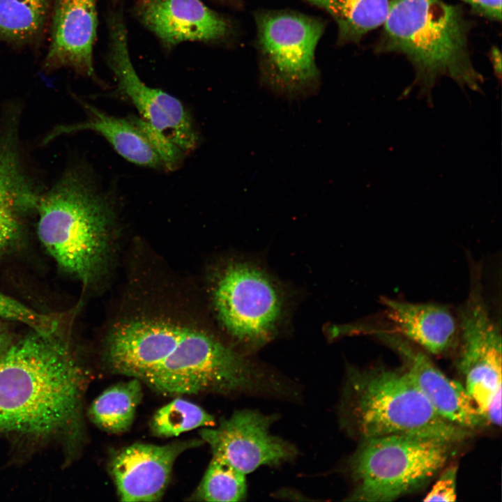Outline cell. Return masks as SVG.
I'll list each match as a JSON object with an SVG mask.
<instances>
[{
	"mask_svg": "<svg viewBox=\"0 0 502 502\" xmlns=\"http://www.w3.org/2000/svg\"><path fill=\"white\" fill-rule=\"evenodd\" d=\"M39 239L59 266L84 282L105 257L113 220L111 202L90 174L78 166L65 169L38 200Z\"/></svg>",
	"mask_w": 502,
	"mask_h": 502,
	"instance_id": "obj_4",
	"label": "cell"
},
{
	"mask_svg": "<svg viewBox=\"0 0 502 502\" xmlns=\"http://www.w3.org/2000/svg\"><path fill=\"white\" fill-rule=\"evenodd\" d=\"M0 319L24 324L34 331L45 335L55 333L58 324L55 317L38 312L1 292Z\"/></svg>",
	"mask_w": 502,
	"mask_h": 502,
	"instance_id": "obj_25",
	"label": "cell"
},
{
	"mask_svg": "<svg viewBox=\"0 0 502 502\" xmlns=\"http://www.w3.org/2000/svg\"><path fill=\"white\" fill-rule=\"evenodd\" d=\"M468 296L457 313V367L487 424H501V333L484 296L481 267L471 266Z\"/></svg>",
	"mask_w": 502,
	"mask_h": 502,
	"instance_id": "obj_9",
	"label": "cell"
},
{
	"mask_svg": "<svg viewBox=\"0 0 502 502\" xmlns=\"http://www.w3.org/2000/svg\"><path fill=\"white\" fill-rule=\"evenodd\" d=\"M457 444L393 435L361 439L349 462L351 501H392L424 485L443 469Z\"/></svg>",
	"mask_w": 502,
	"mask_h": 502,
	"instance_id": "obj_7",
	"label": "cell"
},
{
	"mask_svg": "<svg viewBox=\"0 0 502 502\" xmlns=\"http://www.w3.org/2000/svg\"><path fill=\"white\" fill-rule=\"evenodd\" d=\"M388 327L377 328L396 333L425 352L441 355L455 348L459 335L457 314L446 305L410 303L381 297Z\"/></svg>",
	"mask_w": 502,
	"mask_h": 502,
	"instance_id": "obj_18",
	"label": "cell"
},
{
	"mask_svg": "<svg viewBox=\"0 0 502 502\" xmlns=\"http://www.w3.org/2000/svg\"><path fill=\"white\" fill-rule=\"evenodd\" d=\"M220 1H225V2H234V1H236V0H220Z\"/></svg>",
	"mask_w": 502,
	"mask_h": 502,
	"instance_id": "obj_30",
	"label": "cell"
},
{
	"mask_svg": "<svg viewBox=\"0 0 502 502\" xmlns=\"http://www.w3.org/2000/svg\"><path fill=\"white\" fill-rule=\"evenodd\" d=\"M245 474L213 457L195 496L204 501H238L246 494Z\"/></svg>",
	"mask_w": 502,
	"mask_h": 502,
	"instance_id": "obj_24",
	"label": "cell"
},
{
	"mask_svg": "<svg viewBox=\"0 0 502 502\" xmlns=\"http://www.w3.org/2000/svg\"><path fill=\"white\" fill-rule=\"evenodd\" d=\"M165 445L135 443L116 452L109 470L122 501H158L170 481L176 458L203 441Z\"/></svg>",
	"mask_w": 502,
	"mask_h": 502,
	"instance_id": "obj_14",
	"label": "cell"
},
{
	"mask_svg": "<svg viewBox=\"0 0 502 502\" xmlns=\"http://www.w3.org/2000/svg\"><path fill=\"white\" fill-rule=\"evenodd\" d=\"M327 11L335 20L340 45L358 43L385 22L390 0H305Z\"/></svg>",
	"mask_w": 502,
	"mask_h": 502,
	"instance_id": "obj_21",
	"label": "cell"
},
{
	"mask_svg": "<svg viewBox=\"0 0 502 502\" xmlns=\"http://www.w3.org/2000/svg\"><path fill=\"white\" fill-rule=\"evenodd\" d=\"M369 333L396 353L402 367L443 418L469 430L487 424L465 386L442 372L427 352L396 333L379 328Z\"/></svg>",
	"mask_w": 502,
	"mask_h": 502,
	"instance_id": "obj_12",
	"label": "cell"
},
{
	"mask_svg": "<svg viewBox=\"0 0 502 502\" xmlns=\"http://www.w3.org/2000/svg\"><path fill=\"white\" fill-rule=\"evenodd\" d=\"M8 344L9 340L7 335L0 329V354L7 349Z\"/></svg>",
	"mask_w": 502,
	"mask_h": 502,
	"instance_id": "obj_29",
	"label": "cell"
},
{
	"mask_svg": "<svg viewBox=\"0 0 502 502\" xmlns=\"http://www.w3.org/2000/svg\"><path fill=\"white\" fill-rule=\"evenodd\" d=\"M490 56L494 71L500 77L501 73V56L500 51L497 49V47H494L491 50Z\"/></svg>",
	"mask_w": 502,
	"mask_h": 502,
	"instance_id": "obj_28",
	"label": "cell"
},
{
	"mask_svg": "<svg viewBox=\"0 0 502 502\" xmlns=\"http://www.w3.org/2000/svg\"><path fill=\"white\" fill-rule=\"evenodd\" d=\"M168 395L280 391V383L241 351L188 328L172 354L142 379Z\"/></svg>",
	"mask_w": 502,
	"mask_h": 502,
	"instance_id": "obj_5",
	"label": "cell"
},
{
	"mask_svg": "<svg viewBox=\"0 0 502 502\" xmlns=\"http://www.w3.org/2000/svg\"><path fill=\"white\" fill-rule=\"evenodd\" d=\"M142 21L168 45L183 41H213L231 31L229 21L200 0H140Z\"/></svg>",
	"mask_w": 502,
	"mask_h": 502,
	"instance_id": "obj_17",
	"label": "cell"
},
{
	"mask_svg": "<svg viewBox=\"0 0 502 502\" xmlns=\"http://www.w3.org/2000/svg\"><path fill=\"white\" fill-rule=\"evenodd\" d=\"M467 4L471 11L487 20L501 21V0H459Z\"/></svg>",
	"mask_w": 502,
	"mask_h": 502,
	"instance_id": "obj_27",
	"label": "cell"
},
{
	"mask_svg": "<svg viewBox=\"0 0 502 502\" xmlns=\"http://www.w3.org/2000/svg\"><path fill=\"white\" fill-rule=\"evenodd\" d=\"M188 330V327L159 321L123 323L107 338L106 363L114 373L142 381L172 354Z\"/></svg>",
	"mask_w": 502,
	"mask_h": 502,
	"instance_id": "obj_15",
	"label": "cell"
},
{
	"mask_svg": "<svg viewBox=\"0 0 502 502\" xmlns=\"http://www.w3.org/2000/svg\"><path fill=\"white\" fill-rule=\"evenodd\" d=\"M126 33L122 20L112 17L108 61L119 91L132 102L152 129L184 155L189 153L198 141L190 116L179 100L141 80L130 60Z\"/></svg>",
	"mask_w": 502,
	"mask_h": 502,
	"instance_id": "obj_10",
	"label": "cell"
},
{
	"mask_svg": "<svg viewBox=\"0 0 502 502\" xmlns=\"http://www.w3.org/2000/svg\"><path fill=\"white\" fill-rule=\"evenodd\" d=\"M97 25L96 0H52L43 70L70 69L94 78L93 50Z\"/></svg>",
	"mask_w": 502,
	"mask_h": 502,
	"instance_id": "obj_13",
	"label": "cell"
},
{
	"mask_svg": "<svg viewBox=\"0 0 502 502\" xmlns=\"http://www.w3.org/2000/svg\"><path fill=\"white\" fill-rule=\"evenodd\" d=\"M67 345L33 330L0 354V434L77 430L84 374Z\"/></svg>",
	"mask_w": 502,
	"mask_h": 502,
	"instance_id": "obj_1",
	"label": "cell"
},
{
	"mask_svg": "<svg viewBox=\"0 0 502 502\" xmlns=\"http://www.w3.org/2000/svg\"><path fill=\"white\" fill-rule=\"evenodd\" d=\"M52 0H0V42L15 49L40 45Z\"/></svg>",
	"mask_w": 502,
	"mask_h": 502,
	"instance_id": "obj_20",
	"label": "cell"
},
{
	"mask_svg": "<svg viewBox=\"0 0 502 502\" xmlns=\"http://www.w3.org/2000/svg\"><path fill=\"white\" fill-rule=\"evenodd\" d=\"M340 412L344 428L360 439L406 435L458 443L472 434L440 416L402 367L349 368Z\"/></svg>",
	"mask_w": 502,
	"mask_h": 502,
	"instance_id": "obj_3",
	"label": "cell"
},
{
	"mask_svg": "<svg viewBox=\"0 0 502 502\" xmlns=\"http://www.w3.org/2000/svg\"><path fill=\"white\" fill-rule=\"evenodd\" d=\"M274 420L256 411L240 410L222 419L217 427H206L199 434L213 457L246 475L261 466H277L295 457L291 443L270 432Z\"/></svg>",
	"mask_w": 502,
	"mask_h": 502,
	"instance_id": "obj_11",
	"label": "cell"
},
{
	"mask_svg": "<svg viewBox=\"0 0 502 502\" xmlns=\"http://www.w3.org/2000/svg\"><path fill=\"white\" fill-rule=\"evenodd\" d=\"M29 172L20 134L0 129V254L20 236L24 218L36 212L42 192Z\"/></svg>",
	"mask_w": 502,
	"mask_h": 502,
	"instance_id": "obj_16",
	"label": "cell"
},
{
	"mask_svg": "<svg viewBox=\"0 0 502 502\" xmlns=\"http://www.w3.org/2000/svg\"><path fill=\"white\" fill-rule=\"evenodd\" d=\"M212 298L225 331L242 349L273 340L289 317L291 296L266 267L244 257L227 260L215 276Z\"/></svg>",
	"mask_w": 502,
	"mask_h": 502,
	"instance_id": "obj_6",
	"label": "cell"
},
{
	"mask_svg": "<svg viewBox=\"0 0 502 502\" xmlns=\"http://www.w3.org/2000/svg\"><path fill=\"white\" fill-rule=\"evenodd\" d=\"M213 416L201 406L182 398H176L159 409L151 421L153 434L173 437L192 429L213 425Z\"/></svg>",
	"mask_w": 502,
	"mask_h": 502,
	"instance_id": "obj_23",
	"label": "cell"
},
{
	"mask_svg": "<svg viewBox=\"0 0 502 502\" xmlns=\"http://www.w3.org/2000/svg\"><path fill=\"white\" fill-rule=\"evenodd\" d=\"M457 471V467L455 465L446 468L423 501L445 502L455 501Z\"/></svg>",
	"mask_w": 502,
	"mask_h": 502,
	"instance_id": "obj_26",
	"label": "cell"
},
{
	"mask_svg": "<svg viewBox=\"0 0 502 502\" xmlns=\"http://www.w3.org/2000/svg\"><path fill=\"white\" fill-rule=\"evenodd\" d=\"M80 102L88 114L87 120L56 126L43 137V144L64 135L92 130L103 136L126 160L143 166L166 168L162 156L140 126L137 118H116L90 104Z\"/></svg>",
	"mask_w": 502,
	"mask_h": 502,
	"instance_id": "obj_19",
	"label": "cell"
},
{
	"mask_svg": "<svg viewBox=\"0 0 502 502\" xmlns=\"http://www.w3.org/2000/svg\"><path fill=\"white\" fill-rule=\"evenodd\" d=\"M255 19L261 84L289 100L315 94L320 73L314 53L324 22L292 11H262Z\"/></svg>",
	"mask_w": 502,
	"mask_h": 502,
	"instance_id": "obj_8",
	"label": "cell"
},
{
	"mask_svg": "<svg viewBox=\"0 0 502 502\" xmlns=\"http://www.w3.org/2000/svg\"><path fill=\"white\" fill-rule=\"evenodd\" d=\"M473 25L460 5L443 0H390L374 52L404 56L424 92L443 77L462 87L480 89L484 79L469 47Z\"/></svg>",
	"mask_w": 502,
	"mask_h": 502,
	"instance_id": "obj_2",
	"label": "cell"
},
{
	"mask_svg": "<svg viewBox=\"0 0 502 502\" xmlns=\"http://www.w3.org/2000/svg\"><path fill=\"white\" fill-rule=\"evenodd\" d=\"M142 397L140 380L115 384L104 390L91 404V420L106 432L119 434L132 426L136 411Z\"/></svg>",
	"mask_w": 502,
	"mask_h": 502,
	"instance_id": "obj_22",
	"label": "cell"
}]
</instances>
